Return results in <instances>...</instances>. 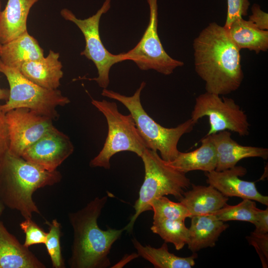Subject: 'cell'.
Masks as SVG:
<instances>
[{
    "mask_svg": "<svg viewBox=\"0 0 268 268\" xmlns=\"http://www.w3.org/2000/svg\"><path fill=\"white\" fill-rule=\"evenodd\" d=\"M193 49L195 71L206 92L226 95L239 88L244 78L240 50L223 26L210 23L195 39Z\"/></svg>",
    "mask_w": 268,
    "mask_h": 268,
    "instance_id": "6da1fadb",
    "label": "cell"
},
{
    "mask_svg": "<svg viewBox=\"0 0 268 268\" xmlns=\"http://www.w3.org/2000/svg\"><path fill=\"white\" fill-rule=\"evenodd\" d=\"M108 200V196L96 197L84 207L68 214L73 229L71 268H106L110 266L109 257L113 244L122 236L124 228L101 229L98 219Z\"/></svg>",
    "mask_w": 268,
    "mask_h": 268,
    "instance_id": "7a4b0ae2",
    "label": "cell"
},
{
    "mask_svg": "<svg viewBox=\"0 0 268 268\" xmlns=\"http://www.w3.org/2000/svg\"><path fill=\"white\" fill-rule=\"evenodd\" d=\"M61 173L49 171L21 157L7 152L0 165V200L11 209L20 212L25 218L40 214L33 200L38 189L60 182Z\"/></svg>",
    "mask_w": 268,
    "mask_h": 268,
    "instance_id": "3957f363",
    "label": "cell"
},
{
    "mask_svg": "<svg viewBox=\"0 0 268 268\" xmlns=\"http://www.w3.org/2000/svg\"><path fill=\"white\" fill-rule=\"evenodd\" d=\"M145 85L146 83L142 81L131 96L107 88L103 89L101 95L123 104L132 116L146 148L158 151L163 160L170 162L180 152L178 149L179 140L184 134L190 133L196 123L190 118L176 127L168 128L155 122L146 113L141 103L140 94Z\"/></svg>",
    "mask_w": 268,
    "mask_h": 268,
    "instance_id": "277c9868",
    "label": "cell"
},
{
    "mask_svg": "<svg viewBox=\"0 0 268 268\" xmlns=\"http://www.w3.org/2000/svg\"><path fill=\"white\" fill-rule=\"evenodd\" d=\"M140 158L144 167V178L134 208V213L125 230L130 233L138 216L143 212L152 210L150 203L158 198L171 195L179 201L184 190L191 183L186 174L179 171L163 160L157 151L146 148Z\"/></svg>",
    "mask_w": 268,
    "mask_h": 268,
    "instance_id": "5b68a950",
    "label": "cell"
},
{
    "mask_svg": "<svg viewBox=\"0 0 268 268\" xmlns=\"http://www.w3.org/2000/svg\"><path fill=\"white\" fill-rule=\"evenodd\" d=\"M91 103L105 116L108 134L102 149L90 161V166L109 169L111 157L122 151L132 152L140 157L146 146L132 116L121 113L114 102L91 98Z\"/></svg>",
    "mask_w": 268,
    "mask_h": 268,
    "instance_id": "8992f818",
    "label": "cell"
},
{
    "mask_svg": "<svg viewBox=\"0 0 268 268\" xmlns=\"http://www.w3.org/2000/svg\"><path fill=\"white\" fill-rule=\"evenodd\" d=\"M0 72L6 77L9 85L6 102L0 105L5 113L16 108H25L53 120L59 117L58 106L70 103L60 90L41 87L25 77L18 69L4 65L0 60Z\"/></svg>",
    "mask_w": 268,
    "mask_h": 268,
    "instance_id": "52a82bcc",
    "label": "cell"
},
{
    "mask_svg": "<svg viewBox=\"0 0 268 268\" xmlns=\"http://www.w3.org/2000/svg\"><path fill=\"white\" fill-rule=\"evenodd\" d=\"M111 0H105L102 6L92 16L84 19L77 18L74 14L67 8L61 11V14L66 20L74 23L82 33L85 46L80 55L91 61L96 66L98 76L86 78L95 81L103 89L107 88L110 82L109 72L115 64L125 61L124 54L114 55L109 52L103 45L100 36L99 23L102 15L110 9Z\"/></svg>",
    "mask_w": 268,
    "mask_h": 268,
    "instance_id": "ba28073f",
    "label": "cell"
},
{
    "mask_svg": "<svg viewBox=\"0 0 268 268\" xmlns=\"http://www.w3.org/2000/svg\"><path fill=\"white\" fill-rule=\"evenodd\" d=\"M206 116L209 129L206 135L223 131H230L240 136L249 134V123L247 115L230 98L206 92L196 98L191 119L197 123L199 119Z\"/></svg>",
    "mask_w": 268,
    "mask_h": 268,
    "instance_id": "9c48e42d",
    "label": "cell"
},
{
    "mask_svg": "<svg viewBox=\"0 0 268 268\" xmlns=\"http://www.w3.org/2000/svg\"><path fill=\"white\" fill-rule=\"evenodd\" d=\"M149 8L147 27L135 46L124 53L125 61L134 62L142 70H154L164 75L172 74L184 63L171 57L165 51L157 32V0H147Z\"/></svg>",
    "mask_w": 268,
    "mask_h": 268,
    "instance_id": "30bf717a",
    "label": "cell"
},
{
    "mask_svg": "<svg viewBox=\"0 0 268 268\" xmlns=\"http://www.w3.org/2000/svg\"><path fill=\"white\" fill-rule=\"evenodd\" d=\"M9 146L8 153L21 157L24 151L55 127L53 120L28 108H19L5 113Z\"/></svg>",
    "mask_w": 268,
    "mask_h": 268,
    "instance_id": "8fae6325",
    "label": "cell"
},
{
    "mask_svg": "<svg viewBox=\"0 0 268 268\" xmlns=\"http://www.w3.org/2000/svg\"><path fill=\"white\" fill-rule=\"evenodd\" d=\"M73 151L69 137L54 127L27 148L21 157L46 170L54 171Z\"/></svg>",
    "mask_w": 268,
    "mask_h": 268,
    "instance_id": "7c38bea8",
    "label": "cell"
},
{
    "mask_svg": "<svg viewBox=\"0 0 268 268\" xmlns=\"http://www.w3.org/2000/svg\"><path fill=\"white\" fill-rule=\"evenodd\" d=\"M246 173L245 167L235 166L221 171L213 170L205 172V174L207 183L224 196L249 199L268 206V196L259 193L255 182L240 179L239 177L244 176Z\"/></svg>",
    "mask_w": 268,
    "mask_h": 268,
    "instance_id": "4fadbf2b",
    "label": "cell"
},
{
    "mask_svg": "<svg viewBox=\"0 0 268 268\" xmlns=\"http://www.w3.org/2000/svg\"><path fill=\"white\" fill-rule=\"evenodd\" d=\"M210 136L216 152V171L232 168L244 158L260 157L266 160L268 158V148L240 145L232 139L228 131L219 132Z\"/></svg>",
    "mask_w": 268,
    "mask_h": 268,
    "instance_id": "5bb4252c",
    "label": "cell"
},
{
    "mask_svg": "<svg viewBox=\"0 0 268 268\" xmlns=\"http://www.w3.org/2000/svg\"><path fill=\"white\" fill-rule=\"evenodd\" d=\"M60 54L53 50L42 59L24 63L18 69L26 78L44 88L57 89L63 76Z\"/></svg>",
    "mask_w": 268,
    "mask_h": 268,
    "instance_id": "9a60e30c",
    "label": "cell"
},
{
    "mask_svg": "<svg viewBox=\"0 0 268 268\" xmlns=\"http://www.w3.org/2000/svg\"><path fill=\"white\" fill-rule=\"evenodd\" d=\"M29 249L10 233L0 220V268H45Z\"/></svg>",
    "mask_w": 268,
    "mask_h": 268,
    "instance_id": "2e32d148",
    "label": "cell"
},
{
    "mask_svg": "<svg viewBox=\"0 0 268 268\" xmlns=\"http://www.w3.org/2000/svg\"><path fill=\"white\" fill-rule=\"evenodd\" d=\"M39 0H7L0 12V42L2 45L27 31V19L33 5Z\"/></svg>",
    "mask_w": 268,
    "mask_h": 268,
    "instance_id": "e0dca14e",
    "label": "cell"
},
{
    "mask_svg": "<svg viewBox=\"0 0 268 268\" xmlns=\"http://www.w3.org/2000/svg\"><path fill=\"white\" fill-rule=\"evenodd\" d=\"M189 228V249L194 253L201 249L215 246L221 234L229 225L218 220L212 214L191 217Z\"/></svg>",
    "mask_w": 268,
    "mask_h": 268,
    "instance_id": "ac0fdd59",
    "label": "cell"
},
{
    "mask_svg": "<svg viewBox=\"0 0 268 268\" xmlns=\"http://www.w3.org/2000/svg\"><path fill=\"white\" fill-rule=\"evenodd\" d=\"M192 186V190L184 192L179 201L187 208L191 217L211 214L227 204L228 198L212 186Z\"/></svg>",
    "mask_w": 268,
    "mask_h": 268,
    "instance_id": "d6986e66",
    "label": "cell"
},
{
    "mask_svg": "<svg viewBox=\"0 0 268 268\" xmlns=\"http://www.w3.org/2000/svg\"><path fill=\"white\" fill-rule=\"evenodd\" d=\"M43 57V49L27 31L2 44L0 53V60L4 65L18 69L25 63Z\"/></svg>",
    "mask_w": 268,
    "mask_h": 268,
    "instance_id": "ffe728a7",
    "label": "cell"
},
{
    "mask_svg": "<svg viewBox=\"0 0 268 268\" xmlns=\"http://www.w3.org/2000/svg\"><path fill=\"white\" fill-rule=\"evenodd\" d=\"M197 149L187 152H179L177 156L168 163L180 172L201 170L209 172L215 170L217 164L216 152L210 135H206L201 140Z\"/></svg>",
    "mask_w": 268,
    "mask_h": 268,
    "instance_id": "44dd1931",
    "label": "cell"
},
{
    "mask_svg": "<svg viewBox=\"0 0 268 268\" xmlns=\"http://www.w3.org/2000/svg\"><path fill=\"white\" fill-rule=\"evenodd\" d=\"M225 29L240 50L247 49L259 54L268 49V30L259 29L249 20L238 19Z\"/></svg>",
    "mask_w": 268,
    "mask_h": 268,
    "instance_id": "7402d4cb",
    "label": "cell"
},
{
    "mask_svg": "<svg viewBox=\"0 0 268 268\" xmlns=\"http://www.w3.org/2000/svg\"><path fill=\"white\" fill-rule=\"evenodd\" d=\"M132 242L138 256L152 264L156 268H191L195 265L196 254L188 257H180L169 252L167 243L158 248L143 245L136 239Z\"/></svg>",
    "mask_w": 268,
    "mask_h": 268,
    "instance_id": "603a6c76",
    "label": "cell"
},
{
    "mask_svg": "<svg viewBox=\"0 0 268 268\" xmlns=\"http://www.w3.org/2000/svg\"><path fill=\"white\" fill-rule=\"evenodd\" d=\"M185 221L170 219H154L150 228L153 233L158 235L166 243L173 244L175 249L181 250L189 240V228Z\"/></svg>",
    "mask_w": 268,
    "mask_h": 268,
    "instance_id": "cb8c5ba5",
    "label": "cell"
},
{
    "mask_svg": "<svg viewBox=\"0 0 268 268\" xmlns=\"http://www.w3.org/2000/svg\"><path fill=\"white\" fill-rule=\"evenodd\" d=\"M258 209L256 202L253 200L243 199L236 205H230L227 204L211 214L223 222L240 220L249 222L254 225Z\"/></svg>",
    "mask_w": 268,
    "mask_h": 268,
    "instance_id": "d4e9b609",
    "label": "cell"
},
{
    "mask_svg": "<svg viewBox=\"0 0 268 268\" xmlns=\"http://www.w3.org/2000/svg\"><path fill=\"white\" fill-rule=\"evenodd\" d=\"M153 211V219H170L185 221L191 218L187 208L179 201H171L165 196L153 200L150 203Z\"/></svg>",
    "mask_w": 268,
    "mask_h": 268,
    "instance_id": "484cf974",
    "label": "cell"
},
{
    "mask_svg": "<svg viewBox=\"0 0 268 268\" xmlns=\"http://www.w3.org/2000/svg\"><path fill=\"white\" fill-rule=\"evenodd\" d=\"M49 227L47 232L46 246L47 252L51 259L53 268H64L65 267L62 253L60 239L62 236L61 224L56 219L51 222H46Z\"/></svg>",
    "mask_w": 268,
    "mask_h": 268,
    "instance_id": "4316f807",
    "label": "cell"
},
{
    "mask_svg": "<svg viewBox=\"0 0 268 268\" xmlns=\"http://www.w3.org/2000/svg\"><path fill=\"white\" fill-rule=\"evenodd\" d=\"M20 227L25 234V240L23 245L29 248L30 246L45 243L47 232L37 225L32 218H26L20 224Z\"/></svg>",
    "mask_w": 268,
    "mask_h": 268,
    "instance_id": "83f0119b",
    "label": "cell"
},
{
    "mask_svg": "<svg viewBox=\"0 0 268 268\" xmlns=\"http://www.w3.org/2000/svg\"><path fill=\"white\" fill-rule=\"evenodd\" d=\"M227 15L224 25L228 28L236 20L248 14L250 2L249 0H227Z\"/></svg>",
    "mask_w": 268,
    "mask_h": 268,
    "instance_id": "f1b7e54d",
    "label": "cell"
},
{
    "mask_svg": "<svg viewBox=\"0 0 268 268\" xmlns=\"http://www.w3.org/2000/svg\"><path fill=\"white\" fill-rule=\"evenodd\" d=\"M246 239L258 253L264 268L268 267V233L257 234L253 232Z\"/></svg>",
    "mask_w": 268,
    "mask_h": 268,
    "instance_id": "f546056e",
    "label": "cell"
},
{
    "mask_svg": "<svg viewBox=\"0 0 268 268\" xmlns=\"http://www.w3.org/2000/svg\"><path fill=\"white\" fill-rule=\"evenodd\" d=\"M9 137L5 113L2 111L0 105V165L8 152Z\"/></svg>",
    "mask_w": 268,
    "mask_h": 268,
    "instance_id": "4dcf8cb0",
    "label": "cell"
},
{
    "mask_svg": "<svg viewBox=\"0 0 268 268\" xmlns=\"http://www.w3.org/2000/svg\"><path fill=\"white\" fill-rule=\"evenodd\" d=\"M252 14L249 20L252 22L259 29L268 30V14L263 11L260 5L254 4L251 7Z\"/></svg>",
    "mask_w": 268,
    "mask_h": 268,
    "instance_id": "1f68e13d",
    "label": "cell"
},
{
    "mask_svg": "<svg viewBox=\"0 0 268 268\" xmlns=\"http://www.w3.org/2000/svg\"><path fill=\"white\" fill-rule=\"evenodd\" d=\"M255 229L253 232L257 234L268 233V208L262 210L258 209L256 220L254 224Z\"/></svg>",
    "mask_w": 268,
    "mask_h": 268,
    "instance_id": "d6a6232c",
    "label": "cell"
},
{
    "mask_svg": "<svg viewBox=\"0 0 268 268\" xmlns=\"http://www.w3.org/2000/svg\"><path fill=\"white\" fill-rule=\"evenodd\" d=\"M9 91L7 89H2L0 87V100H7L9 97Z\"/></svg>",
    "mask_w": 268,
    "mask_h": 268,
    "instance_id": "836d02e7",
    "label": "cell"
},
{
    "mask_svg": "<svg viewBox=\"0 0 268 268\" xmlns=\"http://www.w3.org/2000/svg\"><path fill=\"white\" fill-rule=\"evenodd\" d=\"M4 208H5V205L2 202V201L0 200V215H1V214L2 213Z\"/></svg>",
    "mask_w": 268,
    "mask_h": 268,
    "instance_id": "e575fe53",
    "label": "cell"
},
{
    "mask_svg": "<svg viewBox=\"0 0 268 268\" xmlns=\"http://www.w3.org/2000/svg\"><path fill=\"white\" fill-rule=\"evenodd\" d=\"M1 47H2V44L0 42V52H1Z\"/></svg>",
    "mask_w": 268,
    "mask_h": 268,
    "instance_id": "d590c367",
    "label": "cell"
},
{
    "mask_svg": "<svg viewBox=\"0 0 268 268\" xmlns=\"http://www.w3.org/2000/svg\"><path fill=\"white\" fill-rule=\"evenodd\" d=\"M1 2H0V12L1 11Z\"/></svg>",
    "mask_w": 268,
    "mask_h": 268,
    "instance_id": "8d00e7d4",
    "label": "cell"
}]
</instances>
